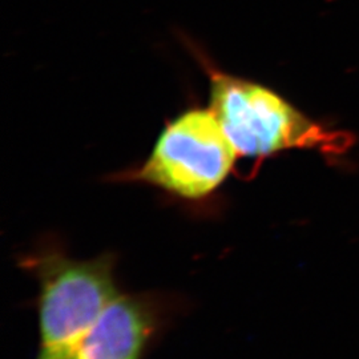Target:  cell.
<instances>
[{
  "instance_id": "obj_1",
  "label": "cell",
  "mask_w": 359,
  "mask_h": 359,
  "mask_svg": "<svg viewBox=\"0 0 359 359\" xmlns=\"http://www.w3.org/2000/svg\"><path fill=\"white\" fill-rule=\"evenodd\" d=\"M187 47L208 77V105L240 157L261 160L293 149L342 154L350 147L347 133L310 118L277 90L224 71L191 40Z\"/></svg>"
},
{
  "instance_id": "obj_2",
  "label": "cell",
  "mask_w": 359,
  "mask_h": 359,
  "mask_svg": "<svg viewBox=\"0 0 359 359\" xmlns=\"http://www.w3.org/2000/svg\"><path fill=\"white\" fill-rule=\"evenodd\" d=\"M240 156L209 105L193 104L165 123L147 160L116 179L204 200L231 176Z\"/></svg>"
},
{
  "instance_id": "obj_3",
  "label": "cell",
  "mask_w": 359,
  "mask_h": 359,
  "mask_svg": "<svg viewBox=\"0 0 359 359\" xmlns=\"http://www.w3.org/2000/svg\"><path fill=\"white\" fill-rule=\"evenodd\" d=\"M40 286L38 358H50L86 333L118 295L115 259H75L50 249L23 262Z\"/></svg>"
},
{
  "instance_id": "obj_4",
  "label": "cell",
  "mask_w": 359,
  "mask_h": 359,
  "mask_svg": "<svg viewBox=\"0 0 359 359\" xmlns=\"http://www.w3.org/2000/svg\"><path fill=\"white\" fill-rule=\"evenodd\" d=\"M156 326L148 299L118 294L71 346L46 359H142Z\"/></svg>"
}]
</instances>
